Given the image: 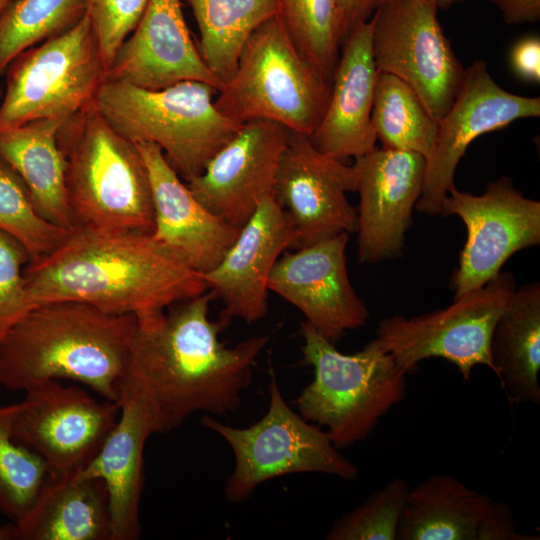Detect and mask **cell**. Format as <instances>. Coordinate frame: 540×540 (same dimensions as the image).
Segmentation results:
<instances>
[{
	"mask_svg": "<svg viewBox=\"0 0 540 540\" xmlns=\"http://www.w3.org/2000/svg\"><path fill=\"white\" fill-rule=\"evenodd\" d=\"M149 0H84L105 73L118 49L137 26Z\"/></svg>",
	"mask_w": 540,
	"mask_h": 540,
	"instance_id": "cell-35",
	"label": "cell"
},
{
	"mask_svg": "<svg viewBox=\"0 0 540 540\" xmlns=\"http://www.w3.org/2000/svg\"><path fill=\"white\" fill-rule=\"evenodd\" d=\"M0 540H13V523L0 526Z\"/></svg>",
	"mask_w": 540,
	"mask_h": 540,
	"instance_id": "cell-41",
	"label": "cell"
},
{
	"mask_svg": "<svg viewBox=\"0 0 540 540\" xmlns=\"http://www.w3.org/2000/svg\"><path fill=\"white\" fill-rule=\"evenodd\" d=\"M372 27L370 18L341 44L326 110L309 136L319 151L341 162L376 148L371 113L378 71L372 53Z\"/></svg>",
	"mask_w": 540,
	"mask_h": 540,
	"instance_id": "cell-22",
	"label": "cell"
},
{
	"mask_svg": "<svg viewBox=\"0 0 540 540\" xmlns=\"http://www.w3.org/2000/svg\"><path fill=\"white\" fill-rule=\"evenodd\" d=\"M215 295L206 292L137 319L120 385L140 392L152 405L158 432L168 433L196 412L226 414L241 405L253 365L269 336L228 347L226 327L209 317Z\"/></svg>",
	"mask_w": 540,
	"mask_h": 540,
	"instance_id": "cell-1",
	"label": "cell"
},
{
	"mask_svg": "<svg viewBox=\"0 0 540 540\" xmlns=\"http://www.w3.org/2000/svg\"><path fill=\"white\" fill-rule=\"evenodd\" d=\"M515 288L513 274L501 271L484 286L454 298L446 308L410 318L382 319L375 338L407 375L429 358L452 363L464 380L470 379L477 365L495 373L492 335Z\"/></svg>",
	"mask_w": 540,
	"mask_h": 540,
	"instance_id": "cell-10",
	"label": "cell"
},
{
	"mask_svg": "<svg viewBox=\"0 0 540 540\" xmlns=\"http://www.w3.org/2000/svg\"><path fill=\"white\" fill-rule=\"evenodd\" d=\"M18 0H0V17Z\"/></svg>",
	"mask_w": 540,
	"mask_h": 540,
	"instance_id": "cell-43",
	"label": "cell"
},
{
	"mask_svg": "<svg viewBox=\"0 0 540 540\" xmlns=\"http://www.w3.org/2000/svg\"><path fill=\"white\" fill-rule=\"evenodd\" d=\"M105 80L148 90L182 81L222 87L194 44L180 0H149L137 26L118 49Z\"/></svg>",
	"mask_w": 540,
	"mask_h": 540,
	"instance_id": "cell-20",
	"label": "cell"
},
{
	"mask_svg": "<svg viewBox=\"0 0 540 540\" xmlns=\"http://www.w3.org/2000/svg\"><path fill=\"white\" fill-rule=\"evenodd\" d=\"M13 540H111L106 485L77 472L48 473L30 508L13 523Z\"/></svg>",
	"mask_w": 540,
	"mask_h": 540,
	"instance_id": "cell-24",
	"label": "cell"
},
{
	"mask_svg": "<svg viewBox=\"0 0 540 540\" xmlns=\"http://www.w3.org/2000/svg\"><path fill=\"white\" fill-rule=\"evenodd\" d=\"M437 13L432 0H385L371 16L377 71L404 81L436 121L451 107L466 69Z\"/></svg>",
	"mask_w": 540,
	"mask_h": 540,
	"instance_id": "cell-11",
	"label": "cell"
},
{
	"mask_svg": "<svg viewBox=\"0 0 540 540\" xmlns=\"http://www.w3.org/2000/svg\"><path fill=\"white\" fill-rule=\"evenodd\" d=\"M299 334L301 363L313 368L314 377L295 400L298 413L324 427L338 449L364 440L405 398L408 375L376 338L344 354L305 320Z\"/></svg>",
	"mask_w": 540,
	"mask_h": 540,
	"instance_id": "cell-6",
	"label": "cell"
},
{
	"mask_svg": "<svg viewBox=\"0 0 540 540\" xmlns=\"http://www.w3.org/2000/svg\"><path fill=\"white\" fill-rule=\"evenodd\" d=\"M409 484L402 478L391 480L353 511L338 519L328 540H397Z\"/></svg>",
	"mask_w": 540,
	"mask_h": 540,
	"instance_id": "cell-34",
	"label": "cell"
},
{
	"mask_svg": "<svg viewBox=\"0 0 540 540\" xmlns=\"http://www.w3.org/2000/svg\"><path fill=\"white\" fill-rule=\"evenodd\" d=\"M509 61L512 71L519 78L540 82V38L527 35L518 39L511 48Z\"/></svg>",
	"mask_w": 540,
	"mask_h": 540,
	"instance_id": "cell-38",
	"label": "cell"
},
{
	"mask_svg": "<svg viewBox=\"0 0 540 540\" xmlns=\"http://www.w3.org/2000/svg\"><path fill=\"white\" fill-rule=\"evenodd\" d=\"M347 192H356L353 167L319 151L308 136L289 131L273 195L292 219L296 231L293 248L356 232L357 210Z\"/></svg>",
	"mask_w": 540,
	"mask_h": 540,
	"instance_id": "cell-15",
	"label": "cell"
},
{
	"mask_svg": "<svg viewBox=\"0 0 540 540\" xmlns=\"http://www.w3.org/2000/svg\"><path fill=\"white\" fill-rule=\"evenodd\" d=\"M495 374L510 399L540 403V284L516 287L491 340Z\"/></svg>",
	"mask_w": 540,
	"mask_h": 540,
	"instance_id": "cell-27",
	"label": "cell"
},
{
	"mask_svg": "<svg viewBox=\"0 0 540 540\" xmlns=\"http://www.w3.org/2000/svg\"><path fill=\"white\" fill-rule=\"evenodd\" d=\"M529 539H538V537H529V535L517 533L511 508L505 503L492 501L480 526L477 540Z\"/></svg>",
	"mask_w": 540,
	"mask_h": 540,
	"instance_id": "cell-37",
	"label": "cell"
},
{
	"mask_svg": "<svg viewBox=\"0 0 540 540\" xmlns=\"http://www.w3.org/2000/svg\"><path fill=\"white\" fill-rule=\"evenodd\" d=\"M426 160L415 152L374 148L355 158L358 261L400 257L420 197Z\"/></svg>",
	"mask_w": 540,
	"mask_h": 540,
	"instance_id": "cell-17",
	"label": "cell"
},
{
	"mask_svg": "<svg viewBox=\"0 0 540 540\" xmlns=\"http://www.w3.org/2000/svg\"><path fill=\"white\" fill-rule=\"evenodd\" d=\"M371 123L382 148L415 152L425 160L434 149L437 121L416 93L392 74H377Z\"/></svg>",
	"mask_w": 540,
	"mask_h": 540,
	"instance_id": "cell-29",
	"label": "cell"
},
{
	"mask_svg": "<svg viewBox=\"0 0 540 540\" xmlns=\"http://www.w3.org/2000/svg\"><path fill=\"white\" fill-rule=\"evenodd\" d=\"M219 89L201 81H182L159 90L104 80L93 105L123 137L153 143L186 182L200 175L208 161L243 124L215 105Z\"/></svg>",
	"mask_w": 540,
	"mask_h": 540,
	"instance_id": "cell-5",
	"label": "cell"
},
{
	"mask_svg": "<svg viewBox=\"0 0 540 540\" xmlns=\"http://www.w3.org/2000/svg\"><path fill=\"white\" fill-rule=\"evenodd\" d=\"M84 0H18L0 17V73L24 51L75 25Z\"/></svg>",
	"mask_w": 540,
	"mask_h": 540,
	"instance_id": "cell-30",
	"label": "cell"
},
{
	"mask_svg": "<svg viewBox=\"0 0 540 540\" xmlns=\"http://www.w3.org/2000/svg\"><path fill=\"white\" fill-rule=\"evenodd\" d=\"M151 185L155 239L178 252L201 274L212 270L239 230L204 207L153 143L135 144Z\"/></svg>",
	"mask_w": 540,
	"mask_h": 540,
	"instance_id": "cell-21",
	"label": "cell"
},
{
	"mask_svg": "<svg viewBox=\"0 0 540 540\" xmlns=\"http://www.w3.org/2000/svg\"><path fill=\"white\" fill-rule=\"evenodd\" d=\"M136 325L133 315L79 301L38 305L0 345V386L24 392L44 381L70 380L118 402Z\"/></svg>",
	"mask_w": 540,
	"mask_h": 540,
	"instance_id": "cell-3",
	"label": "cell"
},
{
	"mask_svg": "<svg viewBox=\"0 0 540 540\" xmlns=\"http://www.w3.org/2000/svg\"><path fill=\"white\" fill-rule=\"evenodd\" d=\"M540 115V98L510 93L490 75L483 60L465 69L460 89L445 115L437 121L434 149L426 159L422 191L415 210L441 214L442 203L455 186L454 176L468 146L479 136L522 118Z\"/></svg>",
	"mask_w": 540,
	"mask_h": 540,
	"instance_id": "cell-14",
	"label": "cell"
},
{
	"mask_svg": "<svg viewBox=\"0 0 540 540\" xmlns=\"http://www.w3.org/2000/svg\"><path fill=\"white\" fill-rule=\"evenodd\" d=\"M440 215L458 216L467 230L451 278L454 298L495 278L516 252L540 244V202L525 197L507 176L489 182L481 195L452 187Z\"/></svg>",
	"mask_w": 540,
	"mask_h": 540,
	"instance_id": "cell-12",
	"label": "cell"
},
{
	"mask_svg": "<svg viewBox=\"0 0 540 540\" xmlns=\"http://www.w3.org/2000/svg\"><path fill=\"white\" fill-rule=\"evenodd\" d=\"M510 25L536 23L540 19V0H489Z\"/></svg>",
	"mask_w": 540,
	"mask_h": 540,
	"instance_id": "cell-40",
	"label": "cell"
},
{
	"mask_svg": "<svg viewBox=\"0 0 540 540\" xmlns=\"http://www.w3.org/2000/svg\"><path fill=\"white\" fill-rule=\"evenodd\" d=\"M120 413L97 455L77 473L101 479L111 512V540L141 535L140 503L144 483L143 453L147 439L158 434L156 414L137 390L120 385Z\"/></svg>",
	"mask_w": 540,
	"mask_h": 540,
	"instance_id": "cell-23",
	"label": "cell"
},
{
	"mask_svg": "<svg viewBox=\"0 0 540 540\" xmlns=\"http://www.w3.org/2000/svg\"><path fill=\"white\" fill-rule=\"evenodd\" d=\"M67 120L41 119L0 129V159L20 177L42 217L72 229L67 205V161L58 141Z\"/></svg>",
	"mask_w": 540,
	"mask_h": 540,
	"instance_id": "cell-25",
	"label": "cell"
},
{
	"mask_svg": "<svg viewBox=\"0 0 540 540\" xmlns=\"http://www.w3.org/2000/svg\"><path fill=\"white\" fill-rule=\"evenodd\" d=\"M378 2L379 0H336L340 47L357 26L371 18Z\"/></svg>",
	"mask_w": 540,
	"mask_h": 540,
	"instance_id": "cell-39",
	"label": "cell"
},
{
	"mask_svg": "<svg viewBox=\"0 0 540 540\" xmlns=\"http://www.w3.org/2000/svg\"><path fill=\"white\" fill-rule=\"evenodd\" d=\"M348 233L284 252L267 287L292 305L324 338L336 344L349 330L364 326L369 311L347 272Z\"/></svg>",
	"mask_w": 540,
	"mask_h": 540,
	"instance_id": "cell-16",
	"label": "cell"
},
{
	"mask_svg": "<svg viewBox=\"0 0 540 540\" xmlns=\"http://www.w3.org/2000/svg\"><path fill=\"white\" fill-rule=\"evenodd\" d=\"M17 409L18 403L0 406V513L12 523L30 508L49 473L38 455L13 439Z\"/></svg>",
	"mask_w": 540,
	"mask_h": 540,
	"instance_id": "cell-32",
	"label": "cell"
},
{
	"mask_svg": "<svg viewBox=\"0 0 540 540\" xmlns=\"http://www.w3.org/2000/svg\"><path fill=\"white\" fill-rule=\"evenodd\" d=\"M492 498L449 474L410 488L398 540H477Z\"/></svg>",
	"mask_w": 540,
	"mask_h": 540,
	"instance_id": "cell-26",
	"label": "cell"
},
{
	"mask_svg": "<svg viewBox=\"0 0 540 540\" xmlns=\"http://www.w3.org/2000/svg\"><path fill=\"white\" fill-rule=\"evenodd\" d=\"M289 130L272 121L251 120L187 181L209 211L241 229L262 200L273 194L276 171Z\"/></svg>",
	"mask_w": 540,
	"mask_h": 540,
	"instance_id": "cell-18",
	"label": "cell"
},
{
	"mask_svg": "<svg viewBox=\"0 0 540 540\" xmlns=\"http://www.w3.org/2000/svg\"><path fill=\"white\" fill-rule=\"evenodd\" d=\"M295 239L291 217L273 194L268 195L239 230L223 259L202 274L208 289L223 302L219 320L224 325L232 318L254 323L266 315L270 272Z\"/></svg>",
	"mask_w": 540,
	"mask_h": 540,
	"instance_id": "cell-19",
	"label": "cell"
},
{
	"mask_svg": "<svg viewBox=\"0 0 540 540\" xmlns=\"http://www.w3.org/2000/svg\"><path fill=\"white\" fill-rule=\"evenodd\" d=\"M201 423L220 435L233 451L235 466L225 486V496L233 503L247 499L261 483L283 475L323 473L346 480L359 475L323 428L289 407L273 370L269 406L258 422L236 428L207 415Z\"/></svg>",
	"mask_w": 540,
	"mask_h": 540,
	"instance_id": "cell-8",
	"label": "cell"
},
{
	"mask_svg": "<svg viewBox=\"0 0 540 540\" xmlns=\"http://www.w3.org/2000/svg\"><path fill=\"white\" fill-rule=\"evenodd\" d=\"M12 423L13 439L38 455L50 474L82 470L116 425L118 402L92 397L58 380L24 391Z\"/></svg>",
	"mask_w": 540,
	"mask_h": 540,
	"instance_id": "cell-13",
	"label": "cell"
},
{
	"mask_svg": "<svg viewBox=\"0 0 540 540\" xmlns=\"http://www.w3.org/2000/svg\"><path fill=\"white\" fill-rule=\"evenodd\" d=\"M330 89L277 15L250 36L215 105L240 124L268 120L309 137L324 115Z\"/></svg>",
	"mask_w": 540,
	"mask_h": 540,
	"instance_id": "cell-7",
	"label": "cell"
},
{
	"mask_svg": "<svg viewBox=\"0 0 540 540\" xmlns=\"http://www.w3.org/2000/svg\"><path fill=\"white\" fill-rule=\"evenodd\" d=\"M30 256L23 245L0 231V345L33 309L25 289L24 268Z\"/></svg>",
	"mask_w": 540,
	"mask_h": 540,
	"instance_id": "cell-36",
	"label": "cell"
},
{
	"mask_svg": "<svg viewBox=\"0 0 540 540\" xmlns=\"http://www.w3.org/2000/svg\"><path fill=\"white\" fill-rule=\"evenodd\" d=\"M383 1L385 0H379L378 5L382 3ZM432 1L436 4L438 9L447 10L451 8L454 4H457L461 2L462 0H432Z\"/></svg>",
	"mask_w": 540,
	"mask_h": 540,
	"instance_id": "cell-42",
	"label": "cell"
},
{
	"mask_svg": "<svg viewBox=\"0 0 540 540\" xmlns=\"http://www.w3.org/2000/svg\"><path fill=\"white\" fill-rule=\"evenodd\" d=\"M279 16L303 57L331 84L340 48L336 0H280Z\"/></svg>",
	"mask_w": 540,
	"mask_h": 540,
	"instance_id": "cell-31",
	"label": "cell"
},
{
	"mask_svg": "<svg viewBox=\"0 0 540 540\" xmlns=\"http://www.w3.org/2000/svg\"><path fill=\"white\" fill-rule=\"evenodd\" d=\"M24 282L33 308L73 300L137 319L208 290L202 274L152 233L76 229L50 253L29 259Z\"/></svg>",
	"mask_w": 540,
	"mask_h": 540,
	"instance_id": "cell-2",
	"label": "cell"
},
{
	"mask_svg": "<svg viewBox=\"0 0 540 540\" xmlns=\"http://www.w3.org/2000/svg\"><path fill=\"white\" fill-rule=\"evenodd\" d=\"M71 228L95 233H152L147 169L135 144L118 133L93 101L62 126Z\"/></svg>",
	"mask_w": 540,
	"mask_h": 540,
	"instance_id": "cell-4",
	"label": "cell"
},
{
	"mask_svg": "<svg viewBox=\"0 0 540 540\" xmlns=\"http://www.w3.org/2000/svg\"><path fill=\"white\" fill-rule=\"evenodd\" d=\"M187 1L199 27L201 56L222 85L253 32L280 12V0Z\"/></svg>",
	"mask_w": 540,
	"mask_h": 540,
	"instance_id": "cell-28",
	"label": "cell"
},
{
	"mask_svg": "<svg viewBox=\"0 0 540 540\" xmlns=\"http://www.w3.org/2000/svg\"><path fill=\"white\" fill-rule=\"evenodd\" d=\"M9 66L0 129L41 119H69L93 101L105 80L86 14L66 31L24 51Z\"/></svg>",
	"mask_w": 540,
	"mask_h": 540,
	"instance_id": "cell-9",
	"label": "cell"
},
{
	"mask_svg": "<svg viewBox=\"0 0 540 540\" xmlns=\"http://www.w3.org/2000/svg\"><path fill=\"white\" fill-rule=\"evenodd\" d=\"M0 231L20 242L31 259L53 251L72 229L42 217L20 177L0 159Z\"/></svg>",
	"mask_w": 540,
	"mask_h": 540,
	"instance_id": "cell-33",
	"label": "cell"
}]
</instances>
